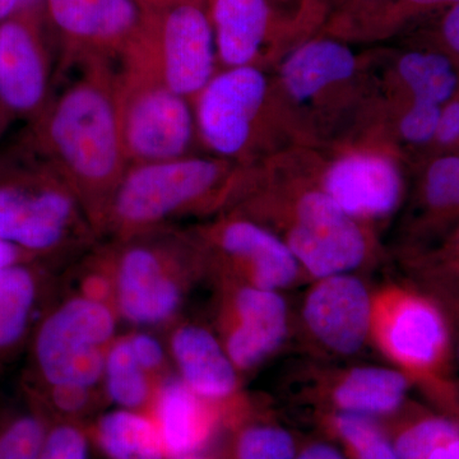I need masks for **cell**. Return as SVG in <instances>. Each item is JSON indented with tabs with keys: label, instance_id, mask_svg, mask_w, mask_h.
Segmentation results:
<instances>
[{
	"label": "cell",
	"instance_id": "60d3db41",
	"mask_svg": "<svg viewBox=\"0 0 459 459\" xmlns=\"http://www.w3.org/2000/svg\"><path fill=\"white\" fill-rule=\"evenodd\" d=\"M142 7L146 9H160L179 4V3L193 2V0H138Z\"/></svg>",
	"mask_w": 459,
	"mask_h": 459
},
{
	"label": "cell",
	"instance_id": "ffe728a7",
	"mask_svg": "<svg viewBox=\"0 0 459 459\" xmlns=\"http://www.w3.org/2000/svg\"><path fill=\"white\" fill-rule=\"evenodd\" d=\"M389 349L401 360L413 365L433 362L446 341V328L430 305L410 300L398 307L386 331Z\"/></svg>",
	"mask_w": 459,
	"mask_h": 459
},
{
	"label": "cell",
	"instance_id": "277c9868",
	"mask_svg": "<svg viewBox=\"0 0 459 459\" xmlns=\"http://www.w3.org/2000/svg\"><path fill=\"white\" fill-rule=\"evenodd\" d=\"M216 42L204 0L146 9L143 23L119 63L141 66L195 104L214 77Z\"/></svg>",
	"mask_w": 459,
	"mask_h": 459
},
{
	"label": "cell",
	"instance_id": "4316f807",
	"mask_svg": "<svg viewBox=\"0 0 459 459\" xmlns=\"http://www.w3.org/2000/svg\"><path fill=\"white\" fill-rule=\"evenodd\" d=\"M337 428L358 453L359 459H400L376 425L360 413H343L337 419Z\"/></svg>",
	"mask_w": 459,
	"mask_h": 459
},
{
	"label": "cell",
	"instance_id": "f35d334b",
	"mask_svg": "<svg viewBox=\"0 0 459 459\" xmlns=\"http://www.w3.org/2000/svg\"><path fill=\"white\" fill-rule=\"evenodd\" d=\"M428 459H459V437L435 449Z\"/></svg>",
	"mask_w": 459,
	"mask_h": 459
},
{
	"label": "cell",
	"instance_id": "d4e9b609",
	"mask_svg": "<svg viewBox=\"0 0 459 459\" xmlns=\"http://www.w3.org/2000/svg\"><path fill=\"white\" fill-rule=\"evenodd\" d=\"M102 379L108 398L119 409H140L150 397L148 373L135 360L128 338L115 341L108 346Z\"/></svg>",
	"mask_w": 459,
	"mask_h": 459
},
{
	"label": "cell",
	"instance_id": "7a4b0ae2",
	"mask_svg": "<svg viewBox=\"0 0 459 459\" xmlns=\"http://www.w3.org/2000/svg\"><path fill=\"white\" fill-rule=\"evenodd\" d=\"M93 230L74 190L30 148L0 161V238L27 255H49Z\"/></svg>",
	"mask_w": 459,
	"mask_h": 459
},
{
	"label": "cell",
	"instance_id": "b9f144b4",
	"mask_svg": "<svg viewBox=\"0 0 459 459\" xmlns=\"http://www.w3.org/2000/svg\"><path fill=\"white\" fill-rule=\"evenodd\" d=\"M9 114L7 111H5V108L2 107V104H0V134H2V132L4 131L5 126H7V123L9 120Z\"/></svg>",
	"mask_w": 459,
	"mask_h": 459
},
{
	"label": "cell",
	"instance_id": "8fae6325",
	"mask_svg": "<svg viewBox=\"0 0 459 459\" xmlns=\"http://www.w3.org/2000/svg\"><path fill=\"white\" fill-rule=\"evenodd\" d=\"M289 247L299 262L319 279L338 276L358 267L365 256L364 237L327 193L304 195Z\"/></svg>",
	"mask_w": 459,
	"mask_h": 459
},
{
	"label": "cell",
	"instance_id": "ab89813d",
	"mask_svg": "<svg viewBox=\"0 0 459 459\" xmlns=\"http://www.w3.org/2000/svg\"><path fill=\"white\" fill-rule=\"evenodd\" d=\"M411 7L416 8H434V7H453L458 4L459 0H404Z\"/></svg>",
	"mask_w": 459,
	"mask_h": 459
},
{
	"label": "cell",
	"instance_id": "836d02e7",
	"mask_svg": "<svg viewBox=\"0 0 459 459\" xmlns=\"http://www.w3.org/2000/svg\"><path fill=\"white\" fill-rule=\"evenodd\" d=\"M91 389L78 386H59L51 391V400L57 409L65 412H77L82 410L89 402Z\"/></svg>",
	"mask_w": 459,
	"mask_h": 459
},
{
	"label": "cell",
	"instance_id": "2e32d148",
	"mask_svg": "<svg viewBox=\"0 0 459 459\" xmlns=\"http://www.w3.org/2000/svg\"><path fill=\"white\" fill-rule=\"evenodd\" d=\"M217 246L247 265L255 286L277 290L290 285L298 273V259L289 246L255 223L237 220L217 231Z\"/></svg>",
	"mask_w": 459,
	"mask_h": 459
},
{
	"label": "cell",
	"instance_id": "603a6c76",
	"mask_svg": "<svg viewBox=\"0 0 459 459\" xmlns=\"http://www.w3.org/2000/svg\"><path fill=\"white\" fill-rule=\"evenodd\" d=\"M38 298L35 274L23 262L0 268V350L25 334Z\"/></svg>",
	"mask_w": 459,
	"mask_h": 459
},
{
	"label": "cell",
	"instance_id": "8d00e7d4",
	"mask_svg": "<svg viewBox=\"0 0 459 459\" xmlns=\"http://www.w3.org/2000/svg\"><path fill=\"white\" fill-rule=\"evenodd\" d=\"M26 253L18 247L11 246L7 241L0 238V268L8 267V265L16 264L25 261L27 258Z\"/></svg>",
	"mask_w": 459,
	"mask_h": 459
},
{
	"label": "cell",
	"instance_id": "d6986e66",
	"mask_svg": "<svg viewBox=\"0 0 459 459\" xmlns=\"http://www.w3.org/2000/svg\"><path fill=\"white\" fill-rule=\"evenodd\" d=\"M356 59L344 45L316 40L299 48L282 65V82L298 101L310 99L328 84L351 77Z\"/></svg>",
	"mask_w": 459,
	"mask_h": 459
},
{
	"label": "cell",
	"instance_id": "7c38bea8",
	"mask_svg": "<svg viewBox=\"0 0 459 459\" xmlns=\"http://www.w3.org/2000/svg\"><path fill=\"white\" fill-rule=\"evenodd\" d=\"M367 289L353 277L323 279L307 296L304 316L314 336L329 349L353 353L364 344L370 325Z\"/></svg>",
	"mask_w": 459,
	"mask_h": 459
},
{
	"label": "cell",
	"instance_id": "5bb4252c",
	"mask_svg": "<svg viewBox=\"0 0 459 459\" xmlns=\"http://www.w3.org/2000/svg\"><path fill=\"white\" fill-rule=\"evenodd\" d=\"M238 323L226 342V352L240 369H249L270 356L286 334V304L273 290L244 287L235 299Z\"/></svg>",
	"mask_w": 459,
	"mask_h": 459
},
{
	"label": "cell",
	"instance_id": "5b68a950",
	"mask_svg": "<svg viewBox=\"0 0 459 459\" xmlns=\"http://www.w3.org/2000/svg\"><path fill=\"white\" fill-rule=\"evenodd\" d=\"M117 74V113L129 166L193 156L198 131L192 102L141 66L122 63Z\"/></svg>",
	"mask_w": 459,
	"mask_h": 459
},
{
	"label": "cell",
	"instance_id": "1f68e13d",
	"mask_svg": "<svg viewBox=\"0 0 459 459\" xmlns=\"http://www.w3.org/2000/svg\"><path fill=\"white\" fill-rule=\"evenodd\" d=\"M39 459H89V442L80 429L60 425L45 437Z\"/></svg>",
	"mask_w": 459,
	"mask_h": 459
},
{
	"label": "cell",
	"instance_id": "9a60e30c",
	"mask_svg": "<svg viewBox=\"0 0 459 459\" xmlns=\"http://www.w3.org/2000/svg\"><path fill=\"white\" fill-rule=\"evenodd\" d=\"M171 353L181 382L202 400H219L237 388L235 365L207 329L183 325L171 336Z\"/></svg>",
	"mask_w": 459,
	"mask_h": 459
},
{
	"label": "cell",
	"instance_id": "e0dca14e",
	"mask_svg": "<svg viewBox=\"0 0 459 459\" xmlns=\"http://www.w3.org/2000/svg\"><path fill=\"white\" fill-rule=\"evenodd\" d=\"M217 56L229 68L255 66L271 26L267 0H210Z\"/></svg>",
	"mask_w": 459,
	"mask_h": 459
},
{
	"label": "cell",
	"instance_id": "e575fe53",
	"mask_svg": "<svg viewBox=\"0 0 459 459\" xmlns=\"http://www.w3.org/2000/svg\"><path fill=\"white\" fill-rule=\"evenodd\" d=\"M442 36L448 49L459 56V3L446 12L442 23Z\"/></svg>",
	"mask_w": 459,
	"mask_h": 459
},
{
	"label": "cell",
	"instance_id": "cb8c5ba5",
	"mask_svg": "<svg viewBox=\"0 0 459 459\" xmlns=\"http://www.w3.org/2000/svg\"><path fill=\"white\" fill-rule=\"evenodd\" d=\"M400 74L413 100L446 105L459 89V74L451 57L435 51H411L401 57Z\"/></svg>",
	"mask_w": 459,
	"mask_h": 459
},
{
	"label": "cell",
	"instance_id": "7402d4cb",
	"mask_svg": "<svg viewBox=\"0 0 459 459\" xmlns=\"http://www.w3.org/2000/svg\"><path fill=\"white\" fill-rule=\"evenodd\" d=\"M407 391L406 377L397 371L362 368L351 371L338 386L336 402L347 412L380 413L394 410Z\"/></svg>",
	"mask_w": 459,
	"mask_h": 459
},
{
	"label": "cell",
	"instance_id": "7bdbcfd3",
	"mask_svg": "<svg viewBox=\"0 0 459 459\" xmlns=\"http://www.w3.org/2000/svg\"><path fill=\"white\" fill-rule=\"evenodd\" d=\"M174 459H199L193 457V455H186V457H179V458H174Z\"/></svg>",
	"mask_w": 459,
	"mask_h": 459
},
{
	"label": "cell",
	"instance_id": "6da1fadb",
	"mask_svg": "<svg viewBox=\"0 0 459 459\" xmlns=\"http://www.w3.org/2000/svg\"><path fill=\"white\" fill-rule=\"evenodd\" d=\"M32 122L29 147L74 190L93 230L128 170L117 113V65L86 60Z\"/></svg>",
	"mask_w": 459,
	"mask_h": 459
},
{
	"label": "cell",
	"instance_id": "4fadbf2b",
	"mask_svg": "<svg viewBox=\"0 0 459 459\" xmlns=\"http://www.w3.org/2000/svg\"><path fill=\"white\" fill-rule=\"evenodd\" d=\"M325 192L350 216H379L400 201V174L383 157L349 156L329 169Z\"/></svg>",
	"mask_w": 459,
	"mask_h": 459
},
{
	"label": "cell",
	"instance_id": "52a82bcc",
	"mask_svg": "<svg viewBox=\"0 0 459 459\" xmlns=\"http://www.w3.org/2000/svg\"><path fill=\"white\" fill-rule=\"evenodd\" d=\"M144 13L138 0H44V16L62 44V68L86 60L117 65Z\"/></svg>",
	"mask_w": 459,
	"mask_h": 459
},
{
	"label": "cell",
	"instance_id": "f546056e",
	"mask_svg": "<svg viewBox=\"0 0 459 459\" xmlns=\"http://www.w3.org/2000/svg\"><path fill=\"white\" fill-rule=\"evenodd\" d=\"M291 437L276 428H253L241 435L238 459H294Z\"/></svg>",
	"mask_w": 459,
	"mask_h": 459
},
{
	"label": "cell",
	"instance_id": "d6a6232c",
	"mask_svg": "<svg viewBox=\"0 0 459 459\" xmlns=\"http://www.w3.org/2000/svg\"><path fill=\"white\" fill-rule=\"evenodd\" d=\"M128 342L135 360L148 374L159 370L164 364V346L152 334L140 332L129 336Z\"/></svg>",
	"mask_w": 459,
	"mask_h": 459
},
{
	"label": "cell",
	"instance_id": "4dcf8cb0",
	"mask_svg": "<svg viewBox=\"0 0 459 459\" xmlns=\"http://www.w3.org/2000/svg\"><path fill=\"white\" fill-rule=\"evenodd\" d=\"M442 108L433 102L413 100L409 111L402 117L400 131L404 140L415 144L433 142Z\"/></svg>",
	"mask_w": 459,
	"mask_h": 459
},
{
	"label": "cell",
	"instance_id": "3957f363",
	"mask_svg": "<svg viewBox=\"0 0 459 459\" xmlns=\"http://www.w3.org/2000/svg\"><path fill=\"white\" fill-rule=\"evenodd\" d=\"M230 172L228 165L195 155L129 166L108 205L102 230L122 241L160 231L204 204Z\"/></svg>",
	"mask_w": 459,
	"mask_h": 459
},
{
	"label": "cell",
	"instance_id": "9c48e42d",
	"mask_svg": "<svg viewBox=\"0 0 459 459\" xmlns=\"http://www.w3.org/2000/svg\"><path fill=\"white\" fill-rule=\"evenodd\" d=\"M267 80L255 66L229 68L216 74L195 100L202 142L217 155H244L264 107Z\"/></svg>",
	"mask_w": 459,
	"mask_h": 459
},
{
	"label": "cell",
	"instance_id": "83f0119b",
	"mask_svg": "<svg viewBox=\"0 0 459 459\" xmlns=\"http://www.w3.org/2000/svg\"><path fill=\"white\" fill-rule=\"evenodd\" d=\"M44 424L33 415H23L0 431V459H39L44 444Z\"/></svg>",
	"mask_w": 459,
	"mask_h": 459
},
{
	"label": "cell",
	"instance_id": "f1b7e54d",
	"mask_svg": "<svg viewBox=\"0 0 459 459\" xmlns=\"http://www.w3.org/2000/svg\"><path fill=\"white\" fill-rule=\"evenodd\" d=\"M425 197L434 208H459V155L434 160L425 177Z\"/></svg>",
	"mask_w": 459,
	"mask_h": 459
},
{
	"label": "cell",
	"instance_id": "30bf717a",
	"mask_svg": "<svg viewBox=\"0 0 459 459\" xmlns=\"http://www.w3.org/2000/svg\"><path fill=\"white\" fill-rule=\"evenodd\" d=\"M42 16L44 9H39L0 23V104L9 117L31 122L53 93Z\"/></svg>",
	"mask_w": 459,
	"mask_h": 459
},
{
	"label": "cell",
	"instance_id": "ba28073f",
	"mask_svg": "<svg viewBox=\"0 0 459 459\" xmlns=\"http://www.w3.org/2000/svg\"><path fill=\"white\" fill-rule=\"evenodd\" d=\"M123 243L113 263L117 309L133 325H161L181 303L174 247L150 235Z\"/></svg>",
	"mask_w": 459,
	"mask_h": 459
},
{
	"label": "cell",
	"instance_id": "8992f818",
	"mask_svg": "<svg viewBox=\"0 0 459 459\" xmlns=\"http://www.w3.org/2000/svg\"><path fill=\"white\" fill-rule=\"evenodd\" d=\"M115 316L104 301L69 299L44 319L35 338L36 365L51 388L91 389L104 376Z\"/></svg>",
	"mask_w": 459,
	"mask_h": 459
},
{
	"label": "cell",
	"instance_id": "44dd1931",
	"mask_svg": "<svg viewBox=\"0 0 459 459\" xmlns=\"http://www.w3.org/2000/svg\"><path fill=\"white\" fill-rule=\"evenodd\" d=\"M98 440L110 459H164L166 455L156 422L134 410H114L102 416Z\"/></svg>",
	"mask_w": 459,
	"mask_h": 459
},
{
	"label": "cell",
	"instance_id": "484cf974",
	"mask_svg": "<svg viewBox=\"0 0 459 459\" xmlns=\"http://www.w3.org/2000/svg\"><path fill=\"white\" fill-rule=\"evenodd\" d=\"M459 437V428L443 419H430L420 422L401 435L395 446L400 459H428L429 455Z\"/></svg>",
	"mask_w": 459,
	"mask_h": 459
},
{
	"label": "cell",
	"instance_id": "ac0fdd59",
	"mask_svg": "<svg viewBox=\"0 0 459 459\" xmlns=\"http://www.w3.org/2000/svg\"><path fill=\"white\" fill-rule=\"evenodd\" d=\"M156 425L166 455H192L208 434L207 413L202 398L181 380L169 379L160 386L156 397Z\"/></svg>",
	"mask_w": 459,
	"mask_h": 459
},
{
	"label": "cell",
	"instance_id": "74e56055",
	"mask_svg": "<svg viewBox=\"0 0 459 459\" xmlns=\"http://www.w3.org/2000/svg\"><path fill=\"white\" fill-rule=\"evenodd\" d=\"M296 459H344L340 453L327 446H313Z\"/></svg>",
	"mask_w": 459,
	"mask_h": 459
},
{
	"label": "cell",
	"instance_id": "d590c367",
	"mask_svg": "<svg viewBox=\"0 0 459 459\" xmlns=\"http://www.w3.org/2000/svg\"><path fill=\"white\" fill-rule=\"evenodd\" d=\"M39 9H44V0H0V23Z\"/></svg>",
	"mask_w": 459,
	"mask_h": 459
}]
</instances>
